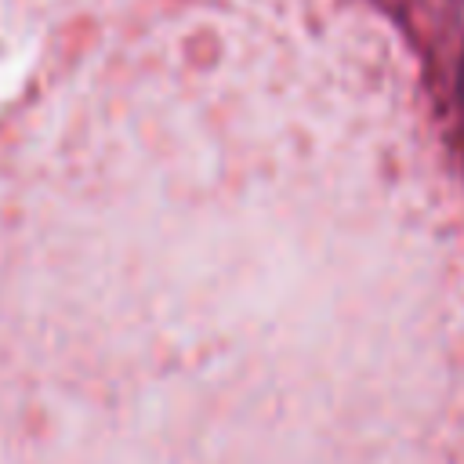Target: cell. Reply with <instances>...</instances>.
I'll use <instances>...</instances> for the list:
<instances>
[{
  "label": "cell",
  "instance_id": "6da1fadb",
  "mask_svg": "<svg viewBox=\"0 0 464 464\" xmlns=\"http://www.w3.org/2000/svg\"><path fill=\"white\" fill-rule=\"evenodd\" d=\"M457 94H460V105H464V51H460V65H457Z\"/></svg>",
  "mask_w": 464,
  "mask_h": 464
}]
</instances>
